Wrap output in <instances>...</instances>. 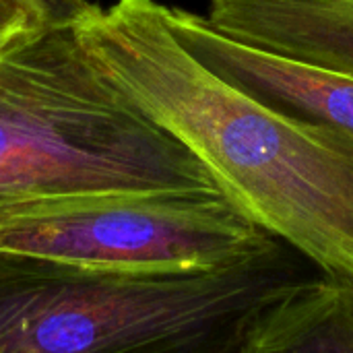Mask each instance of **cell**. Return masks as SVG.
Here are the masks:
<instances>
[{"mask_svg":"<svg viewBox=\"0 0 353 353\" xmlns=\"http://www.w3.org/2000/svg\"><path fill=\"white\" fill-rule=\"evenodd\" d=\"M97 66L211 174L225 199L323 273L353 283V137L290 116L194 58L155 0L91 6Z\"/></svg>","mask_w":353,"mask_h":353,"instance_id":"6da1fadb","label":"cell"},{"mask_svg":"<svg viewBox=\"0 0 353 353\" xmlns=\"http://www.w3.org/2000/svg\"><path fill=\"white\" fill-rule=\"evenodd\" d=\"M221 192L205 165L50 25L0 58V217L95 196Z\"/></svg>","mask_w":353,"mask_h":353,"instance_id":"7a4b0ae2","label":"cell"},{"mask_svg":"<svg viewBox=\"0 0 353 353\" xmlns=\"http://www.w3.org/2000/svg\"><path fill=\"white\" fill-rule=\"evenodd\" d=\"M314 271L277 238L223 267L163 275L0 254V353H236Z\"/></svg>","mask_w":353,"mask_h":353,"instance_id":"3957f363","label":"cell"},{"mask_svg":"<svg viewBox=\"0 0 353 353\" xmlns=\"http://www.w3.org/2000/svg\"><path fill=\"white\" fill-rule=\"evenodd\" d=\"M271 238L221 192L77 199L0 217V254L114 275L207 271Z\"/></svg>","mask_w":353,"mask_h":353,"instance_id":"277c9868","label":"cell"},{"mask_svg":"<svg viewBox=\"0 0 353 353\" xmlns=\"http://www.w3.org/2000/svg\"><path fill=\"white\" fill-rule=\"evenodd\" d=\"M163 21L219 77L290 116L353 137V77L240 43L211 27L205 17L176 6L163 4Z\"/></svg>","mask_w":353,"mask_h":353,"instance_id":"5b68a950","label":"cell"},{"mask_svg":"<svg viewBox=\"0 0 353 353\" xmlns=\"http://www.w3.org/2000/svg\"><path fill=\"white\" fill-rule=\"evenodd\" d=\"M205 19L240 43L353 77V0H211Z\"/></svg>","mask_w":353,"mask_h":353,"instance_id":"8992f818","label":"cell"},{"mask_svg":"<svg viewBox=\"0 0 353 353\" xmlns=\"http://www.w3.org/2000/svg\"><path fill=\"white\" fill-rule=\"evenodd\" d=\"M236 353H353V283L314 271L256 319Z\"/></svg>","mask_w":353,"mask_h":353,"instance_id":"52a82bcc","label":"cell"},{"mask_svg":"<svg viewBox=\"0 0 353 353\" xmlns=\"http://www.w3.org/2000/svg\"><path fill=\"white\" fill-rule=\"evenodd\" d=\"M50 25L39 0H0V58Z\"/></svg>","mask_w":353,"mask_h":353,"instance_id":"ba28073f","label":"cell"},{"mask_svg":"<svg viewBox=\"0 0 353 353\" xmlns=\"http://www.w3.org/2000/svg\"><path fill=\"white\" fill-rule=\"evenodd\" d=\"M52 25H77L93 4L87 0H39Z\"/></svg>","mask_w":353,"mask_h":353,"instance_id":"9c48e42d","label":"cell"}]
</instances>
